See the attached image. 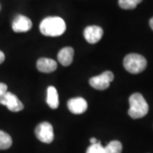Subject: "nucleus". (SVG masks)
I'll return each instance as SVG.
<instances>
[{
  "label": "nucleus",
  "instance_id": "obj_1",
  "mask_svg": "<svg viewBox=\"0 0 153 153\" xmlns=\"http://www.w3.org/2000/svg\"><path fill=\"white\" fill-rule=\"evenodd\" d=\"M42 34L49 37H58L65 33L66 23L62 18L58 16H49L44 19L39 26Z\"/></svg>",
  "mask_w": 153,
  "mask_h": 153
},
{
  "label": "nucleus",
  "instance_id": "obj_21",
  "mask_svg": "<svg viewBox=\"0 0 153 153\" xmlns=\"http://www.w3.org/2000/svg\"><path fill=\"white\" fill-rule=\"evenodd\" d=\"M0 9H1V5H0Z\"/></svg>",
  "mask_w": 153,
  "mask_h": 153
},
{
  "label": "nucleus",
  "instance_id": "obj_19",
  "mask_svg": "<svg viewBox=\"0 0 153 153\" xmlns=\"http://www.w3.org/2000/svg\"><path fill=\"white\" fill-rule=\"evenodd\" d=\"M98 142V140L95 139V138H91L90 139V145H93V144H96Z\"/></svg>",
  "mask_w": 153,
  "mask_h": 153
},
{
  "label": "nucleus",
  "instance_id": "obj_20",
  "mask_svg": "<svg viewBox=\"0 0 153 153\" xmlns=\"http://www.w3.org/2000/svg\"><path fill=\"white\" fill-rule=\"evenodd\" d=\"M150 27H151V28L153 30V17L150 20Z\"/></svg>",
  "mask_w": 153,
  "mask_h": 153
},
{
  "label": "nucleus",
  "instance_id": "obj_13",
  "mask_svg": "<svg viewBox=\"0 0 153 153\" xmlns=\"http://www.w3.org/2000/svg\"><path fill=\"white\" fill-rule=\"evenodd\" d=\"M123 146L118 140H112L104 147V153H122Z\"/></svg>",
  "mask_w": 153,
  "mask_h": 153
},
{
  "label": "nucleus",
  "instance_id": "obj_17",
  "mask_svg": "<svg viewBox=\"0 0 153 153\" xmlns=\"http://www.w3.org/2000/svg\"><path fill=\"white\" fill-rule=\"evenodd\" d=\"M7 91H8L7 85H6L5 83H4V82H0V97L3 94H4Z\"/></svg>",
  "mask_w": 153,
  "mask_h": 153
},
{
  "label": "nucleus",
  "instance_id": "obj_16",
  "mask_svg": "<svg viewBox=\"0 0 153 153\" xmlns=\"http://www.w3.org/2000/svg\"><path fill=\"white\" fill-rule=\"evenodd\" d=\"M86 153H104V147L101 146L100 141H98L96 144L90 145L87 149Z\"/></svg>",
  "mask_w": 153,
  "mask_h": 153
},
{
  "label": "nucleus",
  "instance_id": "obj_4",
  "mask_svg": "<svg viewBox=\"0 0 153 153\" xmlns=\"http://www.w3.org/2000/svg\"><path fill=\"white\" fill-rule=\"evenodd\" d=\"M114 79V75L111 71H106L99 76H95L89 79V84L95 89L105 90L109 88L111 82Z\"/></svg>",
  "mask_w": 153,
  "mask_h": 153
},
{
  "label": "nucleus",
  "instance_id": "obj_11",
  "mask_svg": "<svg viewBox=\"0 0 153 153\" xmlns=\"http://www.w3.org/2000/svg\"><path fill=\"white\" fill-rule=\"evenodd\" d=\"M73 56H74V49L71 47H65L59 51L57 58L62 66H68L72 63Z\"/></svg>",
  "mask_w": 153,
  "mask_h": 153
},
{
  "label": "nucleus",
  "instance_id": "obj_12",
  "mask_svg": "<svg viewBox=\"0 0 153 153\" xmlns=\"http://www.w3.org/2000/svg\"><path fill=\"white\" fill-rule=\"evenodd\" d=\"M47 104L50 108L56 109L59 106V96L57 89L54 86H49L47 88Z\"/></svg>",
  "mask_w": 153,
  "mask_h": 153
},
{
  "label": "nucleus",
  "instance_id": "obj_14",
  "mask_svg": "<svg viewBox=\"0 0 153 153\" xmlns=\"http://www.w3.org/2000/svg\"><path fill=\"white\" fill-rule=\"evenodd\" d=\"M12 146V138L5 132L0 130V150L9 149Z\"/></svg>",
  "mask_w": 153,
  "mask_h": 153
},
{
  "label": "nucleus",
  "instance_id": "obj_5",
  "mask_svg": "<svg viewBox=\"0 0 153 153\" xmlns=\"http://www.w3.org/2000/svg\"><path fill=\"white\" fill-rule=\"evenodd\" d=\"M35 134L40 141L49 144L54 140L53 126L48 122H43L36 127Z\"/></svg>",
  "mask_w": 153,
  "mask_h": 153
},
{
  "label": "nucleus",
  "instance_id": "obj_2",
  "mask_svg": "<svg viewBox=\"0 0 153 153\" xmlns=\"http://www.w3.org/2000/svg\"><path fill=\"white\" fill-rule=\"evenodd\" d=\"M129 105L128 112L134 119L141 118L148 113L149 105L141 94H133L129 97Z\"/></svg>",
  "mask_w": 153,
  "mask_h": 153
},
{
  "label": "nucleus",
  "instance_id": "obj_9",
  "mask_svg": "<svg viewBox=\"0 0 153 153\" xmlns=\"http://www.w3.org/2000/svg\"><path fill=\"white\" fill-rule=\"evenodd\" d=\"M67 107L73 114H82L86 111L88 108L87 101L82 97H76L68 100Z\"/></svg>",
  "mask_w": 153,
  "mask_h": 153
},
{
  "label": "nucleus",
  "instance_id": "obj_18",
  "mask_svg": "<svg viewBox=\"0 0 153 153\" xmlns=\"http://www.w3.org/2000/svg\"><path fill=\"white\" fill-rule=\"evenodd\" d=\"M4 60H5V55L0 50V64H2L4 61Z\"/></svg>",
  "mask_w": 153,
  "mask_h": 153
},
{
  "label": "nucleus",
  "instance_id": "obj_15",
  "mask_svg": "<svg viewBox=\"0 0 153 153\" xmlns=\"http://www.w3.org/2000/svg\"><path fill=\"white\" fill-rule=\"evenodd\" d=\"M141 2L142 0H118V4L122 9L133 10Z\"/></svg>",
  "mask_w": 153,
  "mask_h": 153
},
{
  "label": "nucleus",
  "instance_id": "obj_6",
  "mask_svg": "<svg viewBox=\"0 0 153 153\" xmlns=\"http://www.w3.org/2000/svg\"><path fill=\"white\" fill-rule=\"evenodd\" d=\"M0 104L7 106V108L13 112L22 111L24 108L22 102L16 95L8 91L0 97Z\"/></svg>",
  "mask_w": 153,
  "mask_h": 153
},
{
  "label": "nucleus",
  "instance_id": "obj_7",
  "mask_svg": "<svg viewBox=\"0 0 153 153\" xmlns=\"http://www.w3.org/2000/svg\"><path fill=\"white\" fill-rule=\"evenodd\" d=\"M33 27L32 21L28 17L18 15L12 22V29L16 33H26Z\"/></svg>",
  "mask_w": 153,
  "mask_h": 153
},
{
  "label": "nucleus",
  "instance_id": "obj_10",
  "mask_svg": "<svg viewBox=\"0 0 153 153\" xmlns=\"http://www.w3.org/2000/svg\"><path fill=\"white\" fill-rule=\"evenodd\" d=\"M37 68L41 72L50 73L57 69V62L49 58H40L37 62Z\"/></svg>",
  "mask_w": 153,
  "mask_h": 153
},
{
  "label": "nucleus",
  "instance_id": "obj_3",
  "mask_svg": "<svg viewBox=\"0 0 153 153\" xmlns=\"http://www.w3.org/2000/svg\"><path fill=\"white\" fill-rule=\"evenodd\" d=\"M123 66L128 72L138 74L146 69L147 61L144 56L139 54H128L123 60Z\"/></svg>",
  "mask_w": 153,
  "mask_h": 153
},
{
  "label": "nucleus",
  "instance_id": "obj_8",
  "mask_svg": "<svg viewBox=\"0 0 153 153\" xmlns=\"http://www.w3.org/2000/svg\"><path fill=\"white\" fill-rule=\"evenodd\" d=\"M103 29L98 26H89L84 29V38L89 44H96L103 36Z\"/></svg>",
  "mask_w": 153,
  "mask_h": 153
}]
</instances>
